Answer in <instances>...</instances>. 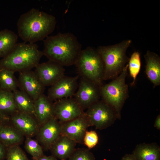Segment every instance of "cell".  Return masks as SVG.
Returning a JSON list of instances; mask_svg holds the SVG:
<instances>
[{
    "label": "cell",
    "instance_id": "obj_1",
    "mask_svg": "<svg viewBox=\"0 0 160 160\" xmlns=\"http://www.w3.org/2000/svg\"><path fill=\"white\" fill-rule=\"evenodd\" d=\"M56 24L53 15L32 8L19 18L17 23L18 35L24 42L34 43L49 36L55 30Z\"/></svg>",
    "mask_w": 160,
    "mask_h": 160
},
{
    "label": "cell",
    "instance_id": "obj_2",
    "mask_svg": "<svg viewBox=\"0 0 160 160\" xmlns=\"http://www.w3.org/2000/svg\"><path fill=\"white\" fill-rule=\"evenodd\" d=\"M44 45V55L64 67L74 65L82 50L77 37L69 32L49 36Z\"/></svg>",
    "mask_w": 160,
    "mask_h": 160
},
{
    "label": "cell",
    "instance_id": "obj_3",
    "mask_svg": "<svg viewBox=\"0 0 160 160\" xmlns=\"http://www.w3.org/2000/svg\"><path fill=\"white\" fill-rule=\"evenodd\" d=\"M43 51L35 43H17L12 51L0 60V68L15 72L31 70L39 63Z\"/></svg>",
    "mask_w": 160,
    "mask_h": 160
},
{
    "label": "cell",
    "instance_id": "obj_4",
    "mask_svg": "<svg viewBox=\"0 0 160 160\" xmlns=\"http://www.w3.org/2000/svg\"><path fill=\"white\" fill-rule=\"evenodd\" d=\"M132 43L130 39L124 40L112 45L101 46L96 49L104 65L103 80H113L121 72L129 58L126 52Z\"/></svg>",
    "mask_w": 160,
    "mask_h": 160
},
{
    "label": "cell",
    "instance_id": "obj_5",
    "mask_svg": "<svg viewBox=\"0 0 160 160\" xmlns=\"http://www.w3.org/2000/svg\"><path fill=\"white\" fill-rule=\"evenodd\" d=\"M128 67L127 63L117 77L100 87L101 100L113 108L119 119L121 118L124 104L129 96L128 86L126 83Z\"/></svg>",
    "mask_w": 160,
    "mask_h": 160
},
{
    "label": "cell",
    "instance_id": "obj_6",
    "mask_svg": "<svg viewBox=\"0 0 160 160\" xmlns=\"http://www.w3.org/2000/svg\"><path fill=\"white\" fill-rule=\"evenodd\" d=\"M74 65L81 77L100 87L103 84L104 65L96 49L91 47L82 49Z\"/></svg>",
    "mask_w": 160,
    "mask_h": 160
},
{
    "label": "cell",
    "instance_id": "obj_7",
    "mask_svg": "<svg viewBox=\"0 0 160 160\" xmlns=\"http://www.w3.org/2000/svg\"><path fill=\"white\" fill-rule=\"evenodd\" d=\"M85 112L91 126L100 130L111 126L118 119L113 108L101 99L92 104Z\"/></svg>",
    "mask_w": 160,
    "mask_h": 160
},
{
    "label": "cell",
    "instance_id": "obj_8",
    "mask_svg": "<svg viewBox=\"0 0 160 160\" xmlns=\"http://www.w3.org/2000/svg\"><path fill=\"white\" fill-rule=\"evenodd\" d=\"M73 97L84 111L100 100V87L91 81L81 77Z\"/></svg>",
    "mask_w": 160,
    "mask_h": 160
},
{
    "label": "cell",
    "instance_id": "obj_9",
    "mask_svg": "<svg viewBox=\"0 0 160 160\" xmlns=\"http://www.w3.org/2000/svg\"><path fill=\"white\" fill-rule=\"evenodd\" d=\"M79 76H64L51 86L48 91V97L52 101L73 97L78 87Z\"/></svg>",
    "mask_w": 160,
    "mask_h": 160
},
{
    "label": "cell",
    "instance_id": "obj_10",
    "mask_svg": "<svg viewBox=\"0 0 160 160\" xmlns=\"http://www.w3.org/2000/svg\"><path fill=\"white\" fill-rule=\"evenodd\" d=\"M54 105L55 117L61 123L76 118L85 112L73 97L57 100Z\"/></svg>",
    "mask_w": 160,
    "mask_h": 160
},
{
    "label": "cell",
    "instance_id": "obj_11",
    "mask_svg": "<svg viewBox=\"0 0 160 160\" xmlns=\"http://www.w3.org/2000/svg\"><path fill=\"white\" fill-rule=\"evenodd\" d=\"M35 68L34 71L45 87L51 86L65 76L64 66L51 60L39 63Z\"/></svg>",
    "mask_w": 160,
    "mask_h": 160
},
{
    "label": "cell",
    "instance_id": "obj_12",
    "mask_svg": "<svg viewBox=\"0 0 160 160\" xmlns=\"http://www.w3.org/2000/svg\"><path fill=\"white\" fill-rule=\"evenodd\" d=\"M61 135L76 143H83L87 129L91 126L85 112L82 115L70 121L61 123Z\"/></svg>",
    "mask_w": 160,
    "mask_h": 160
},
{
    "label": "cell",
    "instance_id": "obj_13",
    "mask_svg": "<svg viewBox=\"0 0 160 160\" xmlns=\"http://www.w3.org/2000/svg\"><path fill=\"white\" fill-rule=\"evenodd\" d=\"M18 87L28 94L34 101L43 94L45 87L31 70L19 72Z\"/></svg>",
    "mask_w": 160,
    "mask_h": 160
},
{
    "label": "cell",
    "instance_id": "obj_14",
    "mask_svg": "<svg viewBox=\"0 0 160 160\" xmlns=\"http://www.w3.org/2000/svg\"><path fill=\"white\" fill-rule=\"evenodd\" d=\"M61 135V125L54 117L40 126L36 134L43 149L47 150Z\"/></svg>",
    "mask_w": 160,
    "mask_h": 160
},
{
    "label": "cell",
    "instance_id": "obj_15",
    "mask_svg": "<svg viewBox=\"0 0 160 160\" xmlns=\"http://www.w3.org/2000/svg\"><path fill=\"white\" fill-rule=\"evenodd\" d=\"M9 119L13 126L26 137H31L36 135L40 127L33 114L17 111Z\"/></svg>",
    "mask_w": 160,
    "mask_h": 160
},
{
    "label": "cell",
    "instance_id": "obj_16",
    "mask_svg": "<svg viewBox=\"0 0 160 160\" xmlns=\"http://www.w3.org/2000/svg\"><path fill=\"white\" fill-rule=\"evenodd\" d=\"M34 110L40 126L55 117L54 102L44 94L34 101Z\"/></svg>",
    "mask_w": 160,
    "mask_h": 160
},
{
    "label": "cell",
    "instance_id": "obj_17",
    "mask_svg": "<svg viewBox=\"0 0 160 160\" xmlns=\"http://www.w3.org/2000/svg\"><path fill=\"white\" fill-rule=\"evenodd\" d=\"M145 73L153 87L160 85V57L157 54L148 50L144 55Z\"/></svg>",
    "mask_w": 160,
    "mask_h": 160
},
{
    "label": "cell",
    "instance_id": "obj_18",
    "mask_svg": "<svg viewBox=\"0 0 160 160\" xmlns=\"http://www.w3.org/2000/svg\"><path fill=\"white\" fill-rule=\"evenodd\" d=\"M76 144L73 140L61 135L49 150L52 155L56 158L66 160L75 149Z\"/></svg>",
    "mask_w": 160,
    "mask_h": 160
},
{
    "label": "cell",
    "instance_id": "obj_19",
    "mask_svg": "<svg viewBox=\"0 0 160 160\" xmlns=\"http://www.w3.org/2000/svg\"><path fill=\"white\" fill-rule=\"evenodd\" d=\"M24 135L13 126L2 124L0 127V141L7 148L21 144Z\"/></svg>",
    "mask_w": 160,
    "mask_h": 160
},
{
    "label": "cell",
    "instance_id": "obj_20",
    "mask_svg": "<svg viewBox=\"0 0 160 160\" xmlns=\"http://www.w3.org/2000/svg\"><path fill=\"white\" fill-rule=\"evenodd\" d=\"M132 154L137 160H160V148L156 143L137 145Z\"/></svg>",
    "mask_w": 160,
    "mask_h": 160
},
{
    "label": "cell",
    "instance_id": "obj_21",
    "mask_svg": "<svg viewBox=\"0 0 160 160\" xmlns=\"http://www.w3.org/2000/svg\"><path fill=\"white\" fill-rule=\"evenodd\" d=\"M17 36L12 31L5 29L0 31V57L9 54L17 44Z\"/></svg>",
    "mask_w": 160,
    "mask_h": 160
},
{
    "label": "cell",
    "instance_id": "obj_22",
    "mask_svg": "<svg viewBox=\"0 0 160 160\" xmlns=\"http://www.w3.org/2000/svg\"><path fill=\"white\" fill-rule=\"evenodd\" d=\"M12 93L17 111L34 115V101L30 97L20 89Z\"/></svg>",
    "mask_w": 160,
    "mask_h": 160
},
{
    "label": "cell",
    "instance_id": "obj_23",
    "mask_svg": "<svg viewBox=\"0 0 160 160\" xmlns=\"http://www.w3.org/2000/svg\"><path fill=\"white\" fill-rule=\"evenodd\" d=\"M17 111L12 92L0 89V114L9 118Z\"/></svg>",
    "mask_w": 160,
    "mask_h": 160
},
{
    "label": "cell",
    "instance_id": "obj_24",
    "mask_svg": "<svg viewBox=\"0 0 160 160\" xmlns=\"http://www.w3.org/2000/svg\"><path fill=\"white\" fill-rule=\"evenodd\" d=\"M15 72L9 70L0 68V89L13 92L18 87L17 80Z\"/></svg>",
    "mask_w": 160,
    "mask_h": 160
},
{
    "label": "cell",
    "instance_id": "obj_25",
    "mask_svg": "<svg viewBox=\"0 0 160 160\" xmlns=\"http://www.w3.org/2000/svg\"><path fill=\"white\" fill-rule=\"evenodd\" d=\"M140 54L138 51H135L132 53L128 63V67L130 76L133 79L131 84L133 86L135 84L137 77L140 71L141 62Z\"/></svg>",
    "mask_w": 160,
    "mask_h": 160
},
{
    "label": "cell",
    "instance_id": "obj_26",
    "mask_svg": "<svg viewBox=\"0 0 160 160\" xmlns=\"http://www.w3.org/2000/svg\"><path fill=\"white\" fill-rule=\"evenodd\" d=\"M24 148L26 151L31 155L34 160H38L44 156L43 149L38 141L30 137H27Z\"/></svg>",
    "mask_w": 160,
    "mask_h": 160
},
{
    "label": "cell",
    "instance_id": "obj_27",
    "mask_svg": "<svg viewBox=\"0 0 160 160\" xmlns=\"http://www.w3.org/2000/svg\"><path fill=\"white\" fill-rule=\"evenodd\" d=\"M7 160H29L26 155L18 145L7 148Z\"/></svg>",
    "mask_w": 160,
    "mask_h": 160
},
{
    "label": "cell",
    "instance_id": "obj_28",
    "mask_svg": "<svg viewBox=\"0 0 160 160\" xmlns=\"http://www.w3.org/2000/svg\"><path fill=\"white\" fill-rule=\"evenodd\" d=\"M68 160H95V157L88 148L75 149Z\"/></svg>",
    "mask_w": 160,
    "mask_h": 160
},
{
    "label": "cell",
    "instance_id": "obj_29",
    "mask_svg": "<svg viewBox=\"0 0 160 160\" xmlns=\"http://www.w3.org/2000/svg\"><path fill=\"white\" fill-rule=\"evenodd\" d=\"M98 140V136L95 131H87L84 138L83 143L89 149L97 145Z\"/></svg>",
    "mask_w": 160,
    "mask_h": 160
},
{
    "label": "cell",
    "instance_id": "obj_30",
    "mask_svg": "<svg viewBox=\"0 0 160 160\" xmlns=\"http://www.w3.org/2000/svg\"><path fill=\"white\" fill-rule=\"evenodd\" d=\"M7 148L0 141V160H4L6 158Z\"/></svg>",
    "mask_w": 160,
    "mask_h": 160
},
{
    "label": "cell",
    "instance_id": "obj_31",
    "mask_svg": "<svg viewBox=\"0 0 160 160\" xmlns=\"http://www.w3.org/2000/svg\"><path fill=\"white\" fill-rule=\"evenodd\" d=\"M121 160H137V159L132 154H125L122 157Z\"/></svg>",
    "mask_w": 160,
    "mask_h": 160
},
{
    "label": "cell",
    "instance_id": "obj_32",
    "mask_svg": "<svg viewBox=\"0 0 160 160\" xmlns=\"http://www.w3.org/2000/svg\"><path fill=\"white\" fill-rule=\"evenodd\" d=\"M38 160H57V159L52 155L48 156L44 155L40 158Z\"/></svg>",
    "mask_w": 160,
    "mask_h": 160
},
{
    "label": "cell",
    "instance_id": "obj_33",
    "mask_svg": "<svg viewBox=\"0 0 160 160\" xmlns=\"http://www.w3.org/2000/svg\"><path fill=\"white\" fill-rule=\"evenodd\" d=\"M154 127L157 129L160 130V115H159L156 118L154 124Z\"/></svg>",
    "mask_w": 160,
    "mask_h": 160
},
{
    "label": "cell",
    "instance_id": "obj_34",
    "mask_svg": "<svg viewBox=\"0 0 160 160\" xmlns=\"http://www.w3.org/2000/svg\"><path fill=\"white\" fill-rule=\"evenodd\" d=\"M9 118L5 117L0 114V123H5Z\"/></svg>",
    "mask_w": 160,
    "mask_h": 160
},
{
    "label": "cell",
    "instance_id": "obj_35",
    "mask_svg": "<svg viewBox=\"0 0 160 160\" xmlns=\"http://www.w3.org/2000/svg\"><path fill=\"white\" fill-rule=\"evenodd\" d=\"M0 123V127L1 126V125L3 124V123Z\"/></svg>",
    "mask_w": 160,
    "mask_h": 160
},
{
    "label": "cell",
    "instance_id": "obj_36",
    "mask_svg": "<svg viewBox=\"0 0 160 160\" xmlns=\"http://www.w3.org/2000/svg\"></svg>",
    "mask_w": 160,
    "mask_h": 160
},
{
    "label": "cell",
    "instance_id": "obj_37",
    "mask_svg": "<svg viewBox=\"0 0 160 160\" xmlns=\"http://www.w3.org/2000/svg\"></svg>",
    "mask_w": 160,
    "mask_h": 160
}]
</instances>
